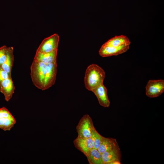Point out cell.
I'll return each instance as SVG.
<instances>
[{
  "label": "cell",
  "instance_id": "cell-15",
  "mask_svg": "<svg viewBox=\"0 0 164 164\" xmlns=\"http://www.w3.org/2000/svg\"><path fill=\"white\" fill-rule=\"evenodd\" d=\"M13 52V48L12 47H9V51L6 60L0 67L10 75H11L12 68L14 64Z\"/></svg>",
  "mask_w": 164,
  "mask_h": 164
},
{
  "label": "cell",
  "instance_id": "cell-14",
  "mask_svg": "<svg viewBox=\"0 0 164 164\" xmlns=\"http://www.w3.org/2000/svg\"><path fill=\"white\" fill-rule=\"evenodd\" d=\"M118 147L119 146L115 139L104 137L97 150L102 154Z\"/></svg>",
  "mask_w": 164,
  "mask_h": 164
},
{
  "label": "cell",
  "instance_id": "cell-7",
  "mask_svg": "<svg viewBox=\"0 0 164 164\" xmlns=\"http://www.w3.org/2000/svg\"><path fill=\"white\" fill-rule=\"evenodd\" d=\"M16 123L12 114L6 108H0V128L4 131H9Z\"/></svg>",
  "mask_w": 164,
  "mask_h": 164
},
{
  "label": "cell",
  "instance_id": "cell-5",
  "mask_svg": "<svg viewBox=\"0 0 164 164\" xmlns=\"http://www.w3.org/2000/svg\"><path fill=\"white\" fill-rule=\"evenodd\" d=\"M164 92V80H149L145 87V93L149 97L154 98L160 96Z\"/></svg>",
  "mask_w": 164,
  "mask_h": 164
},
{
  "label": "cell",
  "instance_id": "cell-2",
  "mask_svg": "<svg viewBox=\"0 0 164 164\" xmlns=\"http://www.w3.org/2000/svg\"><path fill=\"white\" fill-rule=\"evenodd\" d=\"M105 77V72L101 67L95 64H91L85 71L84 78L85 87L91 91L103 83Z\"/></svg>",
  "mask_w": 164,
  "mask_h": 164
},
{
  "label": "cell",
  "instance_id": "cell-6",
  "mask_svg": "<svg viewBox=\"0 0 164 164\" xmlns=\"http://www.w3.org/2000/svg\"><path fill=\"white\" fill-rule=\"evenodd\" d=\"M59 36L56 33L44 39L40 44L36 51L41 53H47L58 49Z\"/></svg>",
  "mask_w": 164,
  "mask_h": 164
},
{
  "label": "cell",
  "instance_id": "cell-12",
  "mask_svg": "<svg viewBox=\"0 0 164 164\" xmlns=\"http://www.w3.org/2000/svg\"><path fill=\"white\" fill-rule=\"evenodd\" d=\"M103 164H111L114 162H121V153L119 147L106 152L101 154Z\"/></svg>",
  "mask_w": 164,
  "mask_h": 164
},
{
  "label": "cell",
  "instance_id": "cell-13",
  "mask_svg": "<svg viewBox=\"0 0 164 164\" xmlns=\"http://www.w3.org/2000/svg\"><path fill=\"white\" fill-rule=\"evenodd\" d=\"M58 49L47 53L36 52L34 60L46 64L56 62Z\"/></svg>",
  "mask_w": 164,
  "mask_h": 164
},
{
  "label": "cell",
  "instance_id": "cell-1",
  "mask_svg": "<svg viewBox=\"0 0 164 164\" xmlns=\"http://www.w3.org/2000/svg\"><path fill=\"white\" fill-rule=\"evenodd\" d=\"M131 43L128 38L124 35L116 36L104 43L99 51L102 57L117 56L126 52Z\"/></svg>",
  "mask_w": 164,
  "mask_h": 164
},
{
  "label": "cell",
  "instance_id": "cell-4",
  "mask_svg": "<svg viewBox=\"0 0 164 164\" xmlns=\"http://www.w3.org/2000/svg\"><path fill=\"white\" fill-rule=\"evenodd\" d=\"M76 128L77 136L86 138H91L96 129L92 119L88 114H84L81 117Z\"/></svg>",
  "mask_w": 164,
  "mask_h": 164
},
{
  "label": "cell",
  "instance_id": "cell-17",
  "mask_svg": "<svg viewBox=\"0 0 164 164\" xmlns=\"http://www.w3.org/2000/svg\"><path fill=\"white\" fill-rule=\"evenodd\" d=\"M104 137L101 135L95 129L91 138L94 143V148L97 149L100 146Z\"/></svg>",
  "mask_w": 164,
  "mask_h": 164
},
{
  "label": "cell",
  "instance_id": "cell-8",
  "mask_svg": "<svg viewBox=\"0 0 164 164\" xmlns=\"http://www.w3.org/2000/svg\"><path fill=\"white\" fill-rule=\"evenodd\" d=\"M56 62L46 64V70L43 89H49L55 83L57 72Z\"/></svg>",
  "mask_w": 164,
  "mask_h": 164
},
{
  "label": "cell",
  "instance_id": "cell-18",
  "mask_svg": "<svg viewBox=\"0 0 164 164\" xmlns=\"http://www.w3.org/2000/svg\"><path fill=\"white\" fill-rule=\"evenodd\" d=\"M9 47L4 45L0 47V67L6 60Z\"/></svg>",
  "mask_w": 164,
  "mask_h": 164
},
{
  "label": "cell",
  "instance_id": "cell-3",
  "mask_svg": "<svg viewBox=\"0 0 164 164\" xmlns=\"http://www.w3.org/2000/svg\"><path fill=\"white\" fill-rule=\"evenodd\" d=\"M30 76L34 85L43 91L46 70V64L33 60L30 67Z\"/></svg>",
  "mask_w": 164,
  "mask_h": 164
},
{
  "label": "cell",
  "instance_id": "cell-16",
  "mask_svg": "<svg viewBox=\"0 0 164 164\" xmlns=\"http://www.w3.org/2000/svg\"><path fill=\"white\" fill-rule=\"evenodd\" d=\"M87 157L90 164H103L101 154L97 149H93Z\"/></svg>",
  "mask_w": 164,
  "mask_h": 164
},
{
  "label": "cell",
  "instance_id": "cell-11",
  "mask_svg": "<svg viewBox=\"0 0 164 164\" xmlns=\"http://www.w3.org/2000/svg\"><path fill=\"white\" fill-rule=\"evenodd\" d=\"M97 97L99 104L104 107H108L110 105L107 89L102 83L91 91Z\"/></svg>",
  "mask_w": 164,
  "mask_h": 164
},
{
  "label": "cell",
  "instance_id": "cell-9",
  "mask_svg": "<svg viewBox=\"0 0 164 164\" xmlns=\"http://www.w3.org/2000/svg\"><path fill=\"white\" fill-rule=\"evenodd\" d=\"M75 147L82 152L86 157L94 148V143L91 138H84L77 136L73 141Z\"/></svg>",
  "mask_w": 164,
  "mask_h": 164
},
{
  "label": "cell",
  "instance_id": "cell-10",
  "mask_svg": "<svg viewBox=\"0 0 164 164\" xmlns=\"http://www.w3.org/2000/svg\"><path fill=\"white\" fill-rule=\"evenodd\" d=\"M15 89L12 77L0 80V91L4 95L6 101H9L12 98Z\"/></svg>",
  "mask_w": 164,
  "mask_h": 164
}]
</instances>
